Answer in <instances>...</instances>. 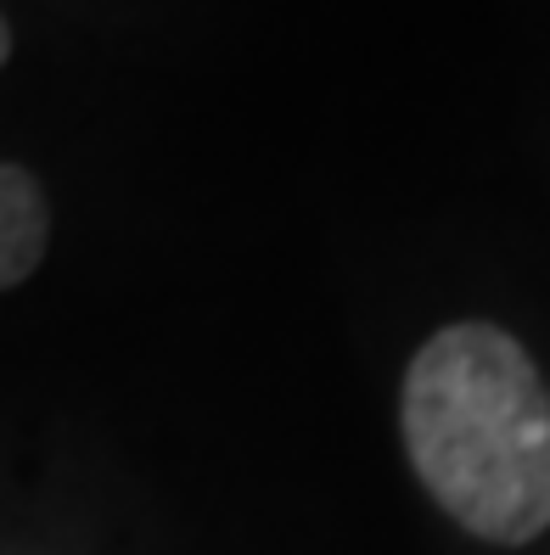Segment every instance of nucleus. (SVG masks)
<instances>
[{
  "label": "nucleus",
  "instance_id": "1",
  "mask_svg": "<svg viewBox=\"0 0 550 555\" xmlns=\"http://www.w3.org/2000/svg\"><path fill=\"white\" fill-rule=\"evenodd\" d=\"M410 472L483 544L550 528V387L511 332L456 320L415 348L399 393Z\"/></svg>",
  "mask_w": 550,
  "mask_h": 555
},
{
  "label": "nucleus",
  "instance_id": "2",
  "mask_svg": "<svg viewBox=\"0 0 550 555\" xmlns=\"http://www.w3.org/2000/svg\"><path fill=\"white\" fill-rule=\"evenodd\" d=\"M46 242H51V208L40 180L17 163H0V292L23 286L40 270Z\"/></svg>",
  "mask_w": 550,
  "mask_h": 555
},
{
  "label": "nucleus",
  "instance_id": "3",
  "mask_svg": "<svg viewBox=\"0 0 550 555\" xmlns=\"http://www.w3.org/2000/svg\"><path fill=\"white\" fill-rule=\"evenodd\" d=\"M7 56H12V28H7V17H0V68H7Z\"/></svg>",
  "mask_w": 550,
  "mask_h": 555
}]
</instances>
